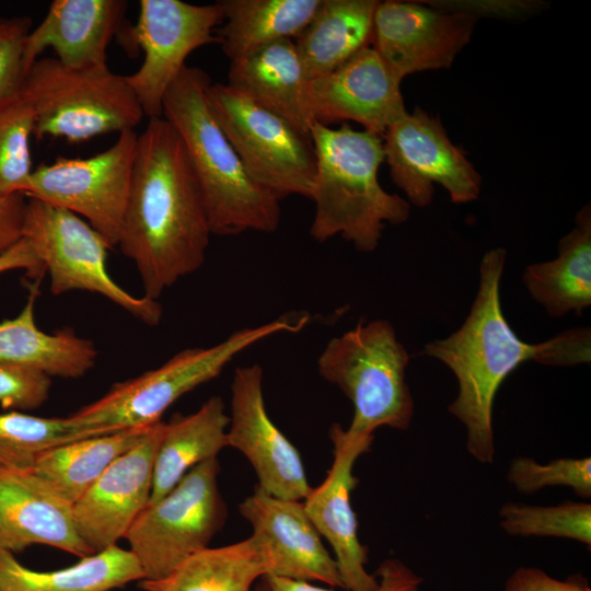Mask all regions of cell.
Segmentation results:
<instances>
[{
	"label": "cell",
	"mask_w": 591,
	"mask_h": 591,
	"mask_svg": "<svg viewBox=\"0 0 591 591\" xmlns=\"http://www.w3.org/2000/svg\"><path fill=\"white\" fill-rule=\"evenodd\" d=\"M211 80L185 66L163 99L164 117L177 131L201 189L211 233L275 232L280 201L246 173L216 121L206 96Z\"/></svg>",
	"instance_id": "obj_4"
},
{
	"label": "cell",
	"mask_w": 591,
	"mask_h": 591,
	"mask_svg": "<svg viewBox=\"0 0 591 591\" xmlns=\"http://www.w3.org/2000/svg\"><path fill=\"white\" fill-rule=\"evenodd\" d=\"M507 251L488 250L479 264V285L463 324L424 354L447 366L459 383L448 410L466 428V448L479 463L495 457L493 407L505 379L525 361L555 367L590 363V327L567 329L537 344L522 340L503 315L500 280Z\"/></svg>",
	"instance_id": "obj_1"
},
{
	"label": "cell",
	"mask_w": 591,
	"mask_h": 591,
	"mask_svg": "<svg viewBox=\"0 0 591 591\" xmlns=\"http://www.w3.org/2000/svg\"><path fill=\"white\" fill-rule=\"evenodd\" d=\"M223 21L216 30L222 51L235 60L268 43L296 38L321 0H221Z\"/></svg>",
	"instance_id": "obj_29"
},
{
	"label": "cell",
	"mask_w": 591,
	"mask_h": 591,
	"mask_svg": "<svg viewBox=\"0 0 591 591\" xmlns=\"http://www.w3.org/2000/svg\"><path fill=\"white\" fill-rule=\"evenodd\" d=\"M375 576L379 580L375 591H418L422 580L410 568L394 558L383 560ZM266 582L271 591H332L306 581L275 576H266Z\"/></svg>",
	"instance_id": "obj_37"
},
{
	"label": "cell",
	"mask_w": 591,
	"mask_h": 591,
	"mask_svg": "<svg viewBox=\"0 0 591 591\" xmlns=\"http://www.w3.org/2000/svg\"><path fill=\"white\" fill-rule=\"evenodd\" d=\"M19 95L35 113L34 136L82 142L134 130L144 117L125 76L107 66L72 69L39 58L25 73Z\"/></svg>",
	"instance_id": "obj_7"
},
{
	"label": "cell",
	"mask_w": 591,
	"mask_h": 591,
	"mask_svg": "<svg viewBox=\"0 0 591 591\" xmlns=\"http://www.w3.org/2000/svg\"><path fill=\"white\" fill-rule=\"evenodd\" d=\"M32 30V19H0V107L14 100L25 76L24 44Z\"/></svg>",
	"instance_id": "obj_36"
},
{
	"label": "cell",
	"mask_w": 591,
	"mask_h": 591,
	"mask_svg": "<svg viewBox=\"0 0 591 591\" xmlns=\"http://www.w3.org/2000/svg\"><path fill=\"white\" fill-rule=\"evenodd\" d=\"M217 457L189 470L160 500L148 505L125 540L137 557L143 580L171 573L188 556L209 546L227 519Z\"/></svg>",
	"instance_id": "obj_10"
},
{
	"label": "cell",
	"mask_w": 591,
	"mask_h": 591,
	"mask_svg": "<svg viewBox=\"0 0 591 591\" xmlns=\"http://www.w3.org/2000/svg\"><path fill=\"white\" fill-rule=\"evenodd\" d=\"M263 376L257 363L235 369L227 443L246 456L258 487L276 498L301 501L312 487L299 451L266 410Z\"/></svg>",
	"instance_id": "obj_15"
},
{
	"label": "cell",
	"mask_w": 591,
	"mask_h": 591,
	"mask_svg": "<svg viewBox=\"0 0 591 591\" xmlns=\"http://www.w3.org/2000/svg\"><path fill=\"white\" fill-rule=\"evenodd\" d=\"M84 437L68 417H40L23 412L0 413V467L28 470L48 449Z\"/></svg>",
	"instance_id": "obj_31"
},
{
	"label": "cell",
	"mask_w": 591,
	"mask_h": 591,
	"mask_svg": "<svg viewBox=\"0 0 591 591\" xmlns=\"http://www.w3.org/2000/svg\"><path fill=\"white\" fill-rule=\"evenodd\" d=\"M230 417L220 396L207 399L195 413L176 415L165 422L155 454L148 505L165 496L197 464L224 448Z\"/></svg>",
	"instance_id": "obj_26"
},
{
	"label": "cell",
	"mask_w": 591,
	"mask_h": 591,
	"mask_svg": "<svg viewBox=\"0 0 591 591\" xmlns=\"http://www.w3.org/2000/svg\"><path fill=\"white\" fill-rule=\"evenodd\" d=\"M39 281L28 286V296L21 312L0 322V362L36 369L51 376L77 379L95 364L97 351L92 340L63 328L51 334L35 322V302Z\"/></svg>",
	"instance_id": "obj_23"
},
{
	"label": "cell",
	"mask_w": 591,
	"mask_h": 591,
	"mask_svg": "<svg viewBox=\"0 0 591 591\" xmlns=\"http://www.w3.org/2000/svg\"><path fill=\"white\" fill-rule=\"evenodd\" d=\"M22 237L49 274L54 296L76 290L97 293L144 324L154 326L160 323L163 312L157 300L135 297L111 277L106 266L111 247L81 217L28 198Z\"/></svg>",
	"instance_id": "obj_9"
},
{
	"label": "cell",
	"mask_w": 591,
	"mask_h": 591,
	"mask_svg": "<svg viewBox=\"0 0 591 591\" xmlns=\"http://www.w3.org/2000/svg\"><path fill=\"white\" fill-rule=\"evenodd\" d=\"M20 268L26 269L32 277L37 279L45 273L35 253L23 237L0 255V273Z\"/></svg>",
	"instance_id": "obj_40"
},
{
	"label": "cell",
	"mask_w": 591,
	"mask_h": 591,
	"mask_svg": "<svg viewBox=\"0 0 591 591\" xmlns=\"http://www.w3.org/2000/svg\"><path fill=\"white\" fill-rule=\"evenodd\" d=\"M308 314L285 315L233 332L210 347L186 348L160 367L114 384L95 402L68 416L84 437L151 427L179 397L217 378L239 354L278 333H296Z\"/></svg>",
	"instance_id": "obj_5"
},
{
	"label": "cell",
	"mask_w": 591,
	"mask_h": 591,
	"mask_svg": "<svg viewBox=\"0 0 591 591\" xmlns=\"http://www.w3.org/2000/svg\"><path fill=\"white\" fill-rule=\"evenodd\" d=\"M376 0H321L293 38L308 80L329 73L372 42Z\"/></svg>",
	"instance_id": "obj_25"
},
{
	"label": "cell",
	"mask_w": 591,
	"mask_h": 591,
	"mask_svg": "<svg viewBox=\"0 0 591 591\" xmlns=\"http://www.w3.org/2000/svg\"><path fill=\"white\" fill-rule=\"evenodd\" d=\"M573 229L558 242L557 256L524 268L529 294L552 317L580 314L591 305V208L577 213Z\"/></svg>",
	"instance_id": "obj_24"
},
{
	"label": "cell",
	"mask_w": 591,
	"mask_h": 591,
	"mask_svg": "<svg viewBox=\"0 0 591 591\" xmlns=\"http://www.w3.org/2000/svg\"><path fill=\"white\" fill-rule=\"evenodd\" d=\"M209 108L248 176L279 201L291 195L311 197L315 150L305 134L228 84L210 83Z\"/></svg>",
	"instance_id": "obj_8"
},
{
	"label": "cell",
	"mask_w": 591,
	"mask_h": 591,
	"mask_svg": "<svg viewBox=\"0 0 591 591\" xmlns=\"http://www.w3.org/2000/svg\"><path fill=\"white\" fill-rule=\"evenodd\" d=\"M22 194H0V255L22 239L26 200Z\"/></svg>",
	"instance_id": "obj_39"
},
{
	"label": "cell",
	"mask_w": 591,
	"mask_h": 591,
	"mask_svg": "<svg viewBox=\"0 0 591 591\" xmlns=\"http://www.w3.org/2000/svg\"><path fill=\"white\" fill-rule=\"evenodd\" d=\"M153 427L125 429L54 447L39 454L31 470L73 505L116 459L137 445Z\"/></svg>",
	"instance_id": "obj_30"
},
{
	"label": "cell",
	"mask_w": 591,
	"mask_h": 591,
	"mask_svg": "<svg viewBox=\"0 0 591 591\" xmlns=\"http://www.w3.org/2000/svg\"><path fill=\"white\" fill-rule=\"evenodd\" d=\"M35 113L22 96L0 107V194L25 196L32 169Z\"/></svg>",
	"instance_id": "obj_33"
},
{
	"label": "cell",
	"mask_w": 591,
	"mask_h": 591,
	"mask_svg": "<svg viewBox=\"0 0 591 591\" xmlns=\"http://www.w3.org/2000/svg\"><path fill=\"white\" fill-rule=\"evenodd\" d=\"M410 356L386 320L360 321L332 338L317 359L320 375L351 402L346 431L373 439L381 427L406 430L414 399L406 381Z\"/></svg>",
	"instance_id": "obj_6"
},
{
	"label": "cell",
	"mask_w": 591,
	"mask_h": 591,
	"mask_svg": "<svg viewBox=\"0 0 591 591\" xmlns=\"http://www.w3.org/2000/svg\"><path fill=\"white\" fill-rule=\"evenodd\" d=\"M144 575L137 557L113 545L67 568L38 571L0 551V591H111Z\"/></svg>",
	"instance_id": "obj_28"
},
{
	"label": "cell",
	"mask_w": 591,
	"mask_h": 591,
	"mask_svg": "<svg viewBox=\"0 0 591 591\" xmlns=\"http://www.w3.org/2000/svg\"><path fill=\"white\" fill-rule=\"evenodd\" d=\"M252 591H271L270 587L267 584V582L263 586H258L256 587L254 590Z\"/></svg>",
	"instance_id": "obj_41"
},
{
	"label": "cell",
	"mask_w": 591,
	"mask_h": 591,
	"mask_svg": "<svg viewBox=\"0 0 591 591\" xmlns=\"http://www.w3.org/2000/svg\"><path fill=\"white\" fill-rule=\"evenodd\" d=\"M271 558L255 534L221 547H206L188 556L171 573L141 580L144 591H252L254 581L268 576Z\"/></svg>",
	"instance_id": "obj_27"
},
{
	"label": "cell",
	"mask_w": 591,
	"mask_h": 591,
	"mask_svg": "<svg viewBox=\"0 0 591 591\" xmlns=\"http://www.w3.org/2000/svg\"><path fill=\"white\" fill-rule=\"evenodd\" d=\"M138 134H118L108 149L84 159L57 158L33 170L25 197L84 219L111 248L118 245L128 201Z\"/></svg>",
	"instance_id": "obj_12"
},
{
	"label": "cell",
	"mask_w": 591,
	"mask_h": 591,
	"mask_svg": "<svg viewBox=\"0 0 591 591\" xmlns=\"http://www.w3.org/2000/svg\"><path fill=\"white\" fill-rule=\"evenodd\" d=\"M223 21L221 5L192 4L181 0H140L135 25L119 30L127 51L144 54L139 69L125 76L149 119L162 117L163 99L197 48L218 43L216 30Z\"/></svg>",
	"instance_id": "obj_11"
},
{
	"label": "cell",
	"mask_w": 591,
	"mask_h": 591,
	"mask_svg": "<svg viewBox=\"0 0 591 591\" xmlns=\"http://www.w3.org/2000/svg\"><path fill=\"white\" fill-rule=\"evenodd\" d=\"M316 158L311 197L315 215L311 236L320 243L340 235L362 253L373 252L386 224H402L408 201L379 182L384 162L382 135L355 130L347 123L309 129Z\"/></svg>",
	"instance_id": "obj_3"
},
{
	"label": "cell",
	"mask_w": 591,
	"mask_h": 591,
	"mask_svg": "<svg viewBox=\"0 0 591 591\" xmlns=\"http://www.w3.org/2000/svg\"><path fill=\"white\" fill-rule=\"evenodd\" d=\"M508 482L522 494H533L546 487L571 488L582 498L591 497V459L563 457L540 463L531 457L514 459L507 473Z\"/></svg>",
	"instance_id": "obj_34"
},
{
	"label": "cell",
	"mask_w": 591,
	"mask_h": 591,
	"mask_svg": "<svg viewBox=\"0 0 591 591\" xmlns=\"http://www.w3.org/2000/svg\"><path fill=\"white\" fill-rule=\"evenodd\" d=\"M211 228L183 142L164 118L138 135L118 246L140 276L143 296L159 297L206 258Z\"/></svg>",
	"instance_id": "obj_2"
},
{
	"label": "cell",
	"mask_w": 591,
	"mask_h": 591,
	"mask_svg": "<svg viewBox=\"0 0 591 591\" xmlns=\"http://www.w3.org/2000/svg\"><path fill=\"white\" fill-rule=\"evenodd\" d=\"M34 544L80 558L94 554L74 528L72 503L31 468L0 467V551L15 554Z\"/></svg>",
	"instance_id": "obj_20"
},
{
	"label": "cell",
	"mask_w": 591,
	"mask_h": 591,
	"mask_svg": "<svg viewBox=\"0 0 591 591\" xmlns=\"http://www.w3.org/2000/svg\"><path fill=\"white\" fill-rule=\"evenodd\" d=\"M51 378L33 368L0 362V406L26 412L40 407L49 397Z\"/></svg>",
	"instance_id": "obj_35"
},
{
	"label": "cell",
	"mask_w": 591,
	"mask_h": 591,
	"mask_svg": "<svg viewBox=\"0 0 591 591\" xmlns=\"http://www.w3.org/2000/svg\"><path fill=\"white\" fill-rule=\"evenodd\" d=\"M127 5L124 0H54L25 39L24 72L47 48L68 68L107 66L106 49L123 26Z\"/></svg>",
	"instance_id": "obj_21"
},
{
	"label": "cell",
	"mask_w": 591,
	"mask_h": 591,
	"mask_svg": "<svg viewBox=\"0 0 591 591\" xmlns=\"http://www.w3.org/2000/svg\"><path fill=\"white\" fill-rule=\"evenodd\" d=\"M505 591H591L580 578L559 580L534 567H521L507 579Z\"/></svg>",
	"instance_id": "obj_38"
},
{
	"label": "cell",
	"mask_w": 591,
	"mask_h": 591,
	"mask_svg": "<svg viewBox=\"0 0 591 591\" xmlns=\"http://www.w3.org/2000/svg\"><path fill=\"white\" fill-rule=\"evenodd\" d=\"M500 526L515 536L561 537L591 546V505L565 501L556 506L507 502L499 510Z\"/></svg>",
	"instance_id": "obj_32"
},
{
	"label": "cell",
	"mask_w": 591,
	"mask_h": 591,
	"mask_svg": "<svg viewBox=\"0 0 591 591\" xmlns=\"http://www.w3.org/2000/svg\"><path fill=\"white\" fill-rule=\"evenodd\" d=\"M382 139L392 182L410 206H429L434 184L445 189L454 204L478 198L482 177L438 117L417 107L391 125Z\"/></svg>",
	"instance_id": "obj_13"
},
{
	"label": "cell",
	"mask_w": 591,
	"mask_h": 591,
	"mask_svg": "<svg viewBox=\"0 0 591 591\" xmlns=\"http://www.w3.org/2000/svg\"><path fill=\"white\" fill-rule=\"evenodd\" d=\"M165 422L159 421L116 459L72 505L74 528L93 553L117 545L148 506L155 454Z\"/></svg>",
	"instance_id": "obj_16"
},
{
	"label": "cell",
	"mask_w": 591,
	"mask_h": 591,
	"mask_svg": "<svg viewBox=\"0 0 591 591\" xmlns=\"http://www.w3.org/2000/svg\"><path fill=\"white\" fill-rule=\"evenodd\" d=\"M229 86L310 134L308 78L292 38H282L231 60Z\"/></svg>",
	"instance_id": "obj_22"
},
{
	"label": "cell",
	"mask_w": 591,
	"mask_h": 591,
	"mask_svg": "<svg viewBox=\"0 0 591 591\" xmlns=\"http://www.w3.org/2000/svg\"><path fill=\"white\" fill-rule=\"evenodd\" d=\"M271 558L268 576L343 588L335 559L308 517L303 502L276 498L256 486L239 506Z\"/></svg>",
	"instance_id": "obj_19"
},
{
	"label": "cell",
	"mask_w": 591,
	"mask_h": 591,
	"mask_svg": "<svg viewBox=\"0 0 591 591\" xmlns=\"http://www.w3.org/2000/svg\"><path fill=\"white\" fill-rule=\"evenodd\" d=\"M478 16L460 7L379 1L372 48L401 80L425 70L449 68L468 44Z\"/></svg>",
	"instance_id": "obj_14"
},
{
	"label": "cell",
	"mask_w": 591,
	"mask_h": 591,
	"mask_svg": "<svg viewBox=\"0 0 591 591\" xmlns=\"http://www.w3.org/2000/svg\"><path fill=\"white\" fill-rule=\"evenodd\" d=\"M401 82L378 53L366 47L336 70L308 81L311 121L329 126L351 120L383 135L407 113Z\"/></svg>",
	"instance_id": "obj_17"
},
{
	"label": "cell",
	"mask_w": 591,
	"mask_h": 591,
	"mask_svg": "<svg viewBox=\"0 0 591 591\" xmlns=\"http://www.w3.org/2000/svg\"><path fill=\"white\" fill-rule=\"evenodd\" d=\"M334 460L324 482L312 488L303 500L311 522L332 546L343 589L375 591L379 580L367 571L368 551L358 537V522L350 494L358 479L352 470L357 459L367 452L373 439L349 434L339 425L329 430Z\"/></svg>",
	"instance_id": "obj_18"
}]
</instances>
